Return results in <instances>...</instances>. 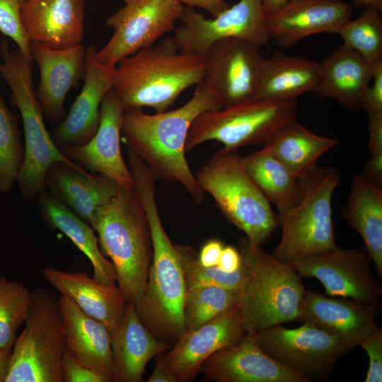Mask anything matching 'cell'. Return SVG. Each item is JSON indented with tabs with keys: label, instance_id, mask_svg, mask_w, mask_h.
I'll return each instance as SVG.
<instances>
[{
	"label": "cell",
	"instance_id": "cell-1",
	"mask_svg": "<svg viewBox=\"0 0 382 382\" xmlns=\"http://www.w3.org/2000/svg\"><path fill=\"white\" fill-rule=\"evenodd\" d=\"M223 104L203 81L181 107L150 115L142 108L125 110L121 135L128 149L149 167L156 180L180 183L197 204L200 189L185 156V141L192 122L201 113L223 108Z\"/></svg>",
	"mask_w": 382,
	"mask_h": 382
},
{
	"label": "cell",
	"instance_id": "cell-2",
	"mask_svg": "<svg viewBox=\"0 0 382 382\" xmlns=\"http://www.w3.org/2000/svg\"><path fill=\"white\" fill-rule=\"evenodd\" d=\"M135 190L149 221L153 255L146 286L134 304L137 313L150 332L171 347L185 331L183 308L187 290L178 249L166 234L156 201L153 173L140 159L129 166Z\"/></svg>",
	"mask_w": 382,
	"mask_h": 382
},
{
	"label": "cell",
	"instance_id": "cell-3",
	"mask_svg": "<svg viewBox=\"0 0 382 382\" xmlns=\"http://www.w3.org/2000/svg\"><path fill=\"white\" fill-rule=\"evenodd\" d=\"M204 58L180 51L173 37L121 59L113 91L124 111L147 107L161 112L204 76Z\"/></svg>",
	"mask_w": 382,
	"mask_h": 382
},
{
	"label": "cell",
	"instance_id": "cell-4",
	"mask_svg": "<svg viewBox=\"0 0 382 382\" xmlns=\"http://www.w3.org/2000/svg\"><path fill=\"white\" fill-rule=\"evenodd\" d=\"M90 225L103 254L110 258L116 283L127 302L137 303L147 282L153 255L147 214L136 190L122 186L95 212Z\"/></svg>",
	"mask_w": 382,
	"mask_h": 382
},
{
	"label": "cell",
	"instance_id": "cell-5",
	"mask_svg": "<svg viewBox=\"0 0 382 382\" xmlns=\"http://www.w3.org/2000/svg\"><path fill=\"white\" fill-rule=\"evenodd\" d=\"M0 75L11 91V103L21 113L25 135L24 158L17 183L23 197L35 202L45 188L49 167L56 162H74L56 146L46 128L34 87L33 60L26 58L18 47L9 50L6 40L0 44Z\"/></svg>",
	"mask_w": 382,
	"mask_h": 382
},
{
	"label": "cell",
	"instance_id": "cell-6",
	"mask_svg": "<svg viewBox=\"0 0 382 382\" xmlns=\"http://www.w3.org/2000/svg\"><path fill=\"white\" fill-rule=\"evenodd\" d=\"M249 282L238 301L245 332H254L289 321L299 320L306 289L289 263L281 262L261 247L239 242Z\"/></svg>",
	"mask_w": 382,
	"mask_h": 382
},
{
	"label": "cell",
	"instance_id": "cell-7",
	"mask_svg": "<svg viewBox=\"0 0 382 382\" xmlns=\"http://www.w3.org/2000/svg\"><path fill=\"white\" fill-rule=\"evenodd\" d=\"M195 175L200 189L214 200L224 217L261 247L279 226L278 216L245 169L241 157L221 149Z\"/></svg>",
	"mask_w": 382,
	"mask_h": 382
},
{
	"label": "cell",
	"instance_id": "cell-8",
	"mask_svg": "<svg viewBox=\"0 0 382 382\" xmlns=\"http://www.w3.org/2000/svg\"><path fill=\"white\" fill-rule=\"evenodd\" d=\"M299 178L301 198L294 208L279 214L281 238L272 254L285 263L336 246L331 202L341 182L340 171L316 164Z\"/></svg>",
	"mask_w": 382,
	"mask_h": 382
},
{
	"label": "cell",
	"instance_id": "cell-9",
	"mask_svg": "<svg viewBox=\"0 0 382 382\" xmlns=\"http://www.w3.org/2000/svg\"><path fill=\"white\" fill-rule=\"evenodd\" d=\"M24 328L11 350L5 382H63L66 349L59 299L44 287L31 290Z\"/></svg>",
	"mask_w": 382,
	"mask_h": 382
},
{
	"label": "cell",
	"instance_id": "cell-10",
	"mask_svg": "<svg viewBox=\"0 0 382 382\" xmlns=\"http://www.w3.org/2000/svg\"><path fill=\"white\" fill-rule=\"evenodd\" d=\"M297 100L255 99L234 106L206 111L191 124L185 152L209 141L226 151L263 144L277 129L296 119Z\"/></svg>",
	"mask_w": 382,
	"mask_h": 382
},
{
	"label": "cell",
	"instance_id": "cell-11",
	"mask_svg": "<svg viewBox=\"0 0 382 382\" xmlns=\"http://www.w3.org/2000/svg\"><path fill=\"white\" fill-rule=\"evenodd\" d=\"M248 333L268 356L308 382L328 381L336 363L352 349L308 323Z\"/></svg>",
	"mask_w": 382,
	"mask_h": 382
},
{
	"label": "cell",
	"instance_id": "cell-12",
	"mask_svg": "<svg viewBox=\"0 0 382 382\" xmlns=\"http://www.w3.org/2000/svg\"><path fill=\"white\" fill-rule=\"evenodd\" d=\"M177 0H128L106 19L113 33L108 43L97 52L98 60L115 66L122 59L152 47L167 33L183 13Z\"/></svg>",
	"mask_w": 382,
	"mask_h": 382
},
{
	"label": "cell",
	"instance_id": "cell-13",
	"mask_svg": "<svg viewBox=\"0 0 382 382\" xmlns=\"http://www.w3.org/2000/svg\"><path fill=\"white\" fill-rule=\"evenodd\" d=\"M289 264L300 277L316 278L332 296L376 304L382 286L376 279L372 258L365 247L330 250L297 257Z\"/></svg>",
	"mask_w": 382,
	"mask_h": 382
},
{
	"label": "cell",
	"instance_id": "cell-14",
	"mask_svg": "<svg viewBox=\"0 0 382 382\" xmlns=\"http://www.w3.org/2000/svg\"><path fill=\"white\" fill-rule=\"evenodd\" d=\"M180 20L173 37L184 53L204 57L214 42L226 37L243 39L259 48L270 40L262 0H239L212 18L186 6Z\"/></svg>",
	"mask_w": 382,
	"mask_h": 382
},
{
	"label": "cell",
	"instance_id": "cell-15",
	"mask_svg": "<svg viewBox=\"0 0 382 382\" xmlns=\"http://www.w3.org/2000/svg\"><path fill=\"white\" fill-rule=\"evenodd\" d=\"M203 82L224 108L255 99L265 59L259 47L238 37L214 42L204 56Z\"/></svg>",
	"mask_w": 382,
	"mask_h": 382
},
{
	"label": "cell",
	"instance_id": "cell-16",
	"mask_svg": "<svg viewBox=\"0 0 382 382\" xmlns=\"http://www.w3.org/2000/svg\"><path fill=\"white\" fill-rule=\"evenodd\" d=\"M123 107L110 89L100 105V121L92 139L84 144L60 149L75 163L82 165L93 174L103 175L124 187L135 190V184L121 149Z\"/></svg>",
	"mask_w": 382,
	"mask_h": 382
},
{
	"label": "cell",
	"instance_id": "cell-17",
	"mask_svg": "<svg viewBox=\"0 0 382 382\" xmlns=\"http://www.w3.org/2000/svg\"><path fill=\"white\" fill-rule=\"evenodd\" d=\"M245 334L237 304L201 327L185 330L165 354L176 382L192 381L207 359L238 343Z\"/></svg>",
	"mask_w": 382,
	"mask_h": 382
},
{
	"label": "cell",
	"instance_id": "cell-18",
	"mask_svg": "<svg viewBox=\"0 0 382 382\" xmlns=\"http://www.w3.org/2000/svg\"><path fill=\"white\" fill-rule=\"evenodd\" d=\"M97 52L95 46L86 50L83 88L65 119L53 132L52 138L59 149L86 144L100 125V105L113 87L115 66L100 63Z\"/></svg>",
	"mask_w": 382,
	"mask_h": 382
},
{
	"label": "cell",
	"instance_id": "cell-19",
	"mask_svg": "<svg viewBox=\"0 0 382 382\" xmlns=\"http://www.w3.org/2000/svg\"><path fill=\"white\" fill-rule=\"evenodd\" d=\"M352 6L341 0H293L265 17V29L282 49L318 33H338L352 19Z\"/></svg>",
	"mask_w": 382,
	"mask_h": 382
},
{
	"label": "cell",
	"instance_id": "cell-20",
	"mask_svg": "<svg viewBox=\"0 0 382 382\" xmlns=\"http://www.w3.org/2000/svg\"><path fill=\"white\" fill-rule=\"evenodd\" d=\"M376 304L305 290L299 321L352 348L376 328Z\"/></svg>",
	"mask_w": 382,
	"mask_h": 382
},
{
	"label": "cell",
	"instance_id": "cell-21",
	"mask_svg": "<svg viewBox=\"0 0 382 382\" xmlns=\"http://www.w3.org/2000/svg\"><path fill=\"white\" fill-rule=\"evenodd\" d=\"M200 372L207 381L308 382L268 356L248 332L238 343L207 359Z\"/></svg>",
	"mask_w": 382,
	"mask_h": 382
},
{
	"label": "cell",
	"instance_id": "cell-22",
	"mask_svg": "<svg viewBox=\"0 0 382 382\" xmlns=\"http://www.w3.org/2000/svg\"><path fill=\"white\" fill-rule=\"evenodd\" d=\"M20 16L30 42L65 50L83 40L84 0H21Z\"/></svg>",
	"mask_w": 382,
	"mask_h": 382
},
{
	"label": "cell",
	"instance_id": "cell-23",
	"mask_svg": "<svg viewBox=\"0 0 382 382\" xmlns=\"http://www.w3.org/2000/svg\"><path fill=\"white\" fill-rule=\"evenodd\" d=\"M30 50L40 69L37 98L45 119L55 124L65 115L64 102L69 91L83 76L86 50L82 45L52 50L37 42H30Z\"/></svg>",
	"mask_w": 382,
	"mask_h": 382
},
{
	"label": "cell",
	"instance_id": "cell-24",
	"mask_svg": "<svg viewBox=\"0 0 382 382\" xmlns=\"http://www.w3.org/2000/svg\"><path fill=\"white\" fill-rule=\"evenodd\" d=\"M42 274L61 295L104 325L111 335L119 327L127 301L116 284L100 283L86 272H66L51 267H44Z\"/></svg>",
	"mask_w": 382,
	"mask_h": 382
},
{
	"label": "cell",
	"instance_id": "cell-25",
	"mask_svg": "<svg viewBox=\"0 0 382 382\" xmlns=\"http://www.w3.org/2000/svg\"><path fill=\"white\" fill-rule=\"evenodd\" d=\"M47 191L90 224L96 210L115 195L121 185L101 174H90L75 163L56 162L48 168Z\"/></svg>",
	"mask_w": 382,
	"mask_h": 382
},
{
	"label": "cell",
	"instance_id": "cell-26",
	"mask_svg": "<svg viewBox=\"0 0 382 382\" xmlns=\"http://www.w3.org/2000/svg\"><path fill=\"white\" fill-rule=\"evenodd\" d=\"M373 69V64L342 45L320 64L318 81L311 93L334 100L349 110L358 111L362 96L372 81Z\"/></svg>",
	"mask_w": 382,
	"mask_h": 382
},
{
	"label": "cell",
	"instance_id": "cell-27",
	"mask_svg": "<svg viewBox=\"0 0 382 382\" xmlns=\"http://www.w3.org/2000/svg\"><path fill=\"white\" fill-rule=\"evenodd\" d=\"M58 299L66 348L83 364L113 381L115 369L108 330L68 297L61 295Z\"/></svg>",
	"mask_w": 382,
	"mask_h": 382
},
{
	"label": "cell",
	"instance_id": "cell-28",
	"mask_svg": "<svg viewBox=\"0 0 382 382\" xmlns=\"http://www.w3.org/2000/svg\"><path fill=\"white\" fill-rule=\"evenodd\" d=\"M113 382H140L149 361L171 346L158 340L141 321L134 304L127 302L122 320L111 335Z\"/></svg>",
	"mask_w": 382,
	"mask_h": 382
},
{
	"label": "cell",
	"instance_id": "cell-29",
	"mask_svg": "<svg viewBox=\"0 0 382 382\" xmlns=\"http://www.w3.org/2000/svg\"><path fill=\"white\" fill-rule=\"evenodd\" d=\"M35 202L45 223L65 234L88 257L93 270V278L105 284H116L115 267L101 252L91 226L54 198L46 188L39 194Z\"/></svg>",
	"mask_w": 382,
	"mask_h": 382
},
{
	"label": "cell",
	"instance_id": "cell-30",
	"mask_svg": "<svg viewBox=\"0 0 382 382\" xmlns=\"http://www.w3.org/2000/svg\"><path fill=\"white\" fill-rule=\"evenodd\" d=\"M342 216L363 239L378 277L382 278V189L362 173L350 185Z\"/></svg>",
	"mask_w": 382,
	"mask_h": 382
},
{
	"label": "cell",
	"instance_id": "cell-31",
	"mask_svg": "<svg viewBox=\"0 0 382 382\" xmlns=\"http://www.w3.org/2000/svg\"><path fill=\"white\" fill-rule=\"evenodd\" d=\"M320 63L303 57L275 52L265 59L260 86L255 99L297 100L314 89Z\"/></svg>",
	"mask_w": 382,
	"mask_h": 382
},
{
	"label": "cell",
	"instance_id": "cell-32",
	"mask_svg": "<svg viewBox=\"0 0 382 382\" xmlns=\"http://www.w3.org/2000/svg\"><path fill=\"white\" fill-rule=\"evenodd\" d=\"M340 141L311 132L294 120L277 129L262 147L297 177L311 169L321 155Z\"/></svg>",
	"mask_w": 382,
	"mask_h": 382
},
{
	"label": "cell",
	"instance_id": "cell-33",
	"mask_svg": "<svg viewBox=\"0 0 382 382\" xmlns=\"http://www.w3.org/2000/svg\"><path fill=\"white\" fill-rule=\"evenodd\" d=\"M242 163L260 190L279 214L294 208L302 196L300 178L290 172L272 153L263 148L241 157Z\"/></svg>",
	"mask_w": 382,
	"mask_h": 382
},
{
	"label": "cell",
	"instance_id": "cell-34",
	"mask_svg": "<svg viewBox=\"0 0 382 382\" xmlns=\"http://www.w3.org/2000/svg\"><path fill=\"white\" fill-rule=\"evenodd\" d=\"M241 294L216 286L187 289L183 308L185 330L197 329L228 311Z\"/></svg>",
	"mask_w": 382,
	"mask_h": 382
},
{
	"label": "cell",
	"instance_id": "cell-35",
	"mask_svg": "<svg viewBox=\"0 0 382 382\" xmlns=\"http://www.w3.org/2000/svg\"><path fill=\"white\" fill-rule=\"evenodd\" d=\"M337 34L342 38V45L370 64L382 62V16L379 10L363 8L360 15L345 24Z\"/></svg>",
	"mask_w": 382,
	"mask_h": 382
},
{
	"label": "cell",
	"instance_id": "cell-36",
	"mask_svg": "<svg viewBox=\"0 0 382 382\" xmlns=\"http://www.w3.org/2000/svg\"><path fill=\"white\" fill-rule=\"evenodd\" d=\"M31 290L0 275V349L11 351L29 312Z\"/></svg>",
	"mask_w": 382,
	"mask_h": 382
},
{
	"label": "cell",
	"instance_id": "cell-37",
	"mask_svg": "<svg viewBox=\"0 0 382 382\" xmlns=\"http://www.w3.org/2000/svg\"><path fill=\"white\" fill-rule=\"evenodd\" d=\"M18 117L7 107L0 93V192H9L17 183L24 158Z\"/></svg>",
	"mask_w": 382,
	"mask_h": 382
},
{
	"label": "cell",
	"instance_id": "cell-38",
	"mask_svg": "<svg viewBox=\"0 0 382 382\" xmlns=\"http://www.w3.org/2000/svg\"><path fill=\"white\" fill-rule=\"evenodd\" d=\"M187 289L199 286H216L225 289L242 293L250 279V272L242 262L241 267L227 272L217 266L204 267L198 261V255L190 247L178 245Z\"/></svg>",
	"mask_w": 382,
	"mask_h": 382
},
{
	"label": "cell",
	"instance_id": "cell-39",
	"mask_svg": "<svg viewBox=\"0 0 382 382\" xmlns=\"http://www.w3.org/2000/svg\"><path fill=\"white\" fill-rule=\"evenodd\" d=\"M21 0H0V31L12 39L23 55L33 60L30 41L23 28L20 6Z\"/></svg>",
	"mask_w": 382,
	"mask_h": 382
},
{
	"label": "cell",
	"instance_id": "cell-40",
	"mask_svg": "<svg viewBox=\"0 0 382 382\" xmlns=\"http://www.w3.org/2000/svg\"><path fill=\"white\" fill-rule=\"evenodd\" d=\"M369 359L365 382L382 381V328H376L358 345Z\"/></svg>",
	"mask_w": 382,
	"mask_h": 382
},
{
	"label": "cell",
	"instance_id": "cell-41",
	"mask_svg": "<svg viewBox=\"0 0 382 382\" xmlns=\"http://www.w3.org/2000/svg\"><path fill=\"white\" fill-rule=\"evenodd\" d=\"M63 382H110L108 379L89 368L66 348L62 359Z\"/></svg>",
	"mask_w": 382,
	"mask_h": 382
},
{
	"label": "cell",
	"instance_id": "cell-42",
	"mask_svg": "<svg viewBox=\"0 0 382 382\" xmlns=\"http://www.w3.org/2000/svg\"><path fill=\"white\" fill-rule=\"evenodd\" d=\"M372 81L362 96L361 108L367 112H382V62L374 65Z\"/></svg>",
	"mask_w": 382,
	"mask_h": 382
},
{
	"label": "cell",
	"instance_id": "cell-43",
	"mask_svg": "<svg viewBox=\"0 0 382 382\" xmlns=\"http://www.w3.org/2000/svg\"><path fill=\"white\" fill-rule=\"evenodd\" d=\"M370 155L382 154V112H368Z\"/></svg>",
	"mask_w": 382,
	"mask_h": 382
},
{
	"label": "cell",
	"instance_id": "cell-44",
	"mask_svg": "<svg viewBox=\"0 0 382 382\" xmlns=\"http://www.w3.org/2000/svg\"><path fill=\"white\" fill-rule=\"evenodd\" d=\"M222 243L216 239L208 241L198 254V261L204 267L216 266L223 249Z\"/></svg>",
	"mask_w": 382,
	"mask_h": 382
},
{
	"label": "cell",
	"instance_id": "cell-45",
	"mask_svg": "<svg viewBox=\"0 0 382 382\" xmlns=\"http://www.w3.org/2000/svg\"><path fill=\"white\" fill-rule=\"evenodd\" d=\"M241 263L240 252L232 246H226L222 249L216 266L224 272H231L238 270Z\"/></svg>",
	"mask_w": 382,
	"mask_h": 382
},
{
	"label": "cell",
	"instance_id": "cell-46",
	"mask_svg": "<svg viewBox=\"0 0 382 382\" xmlns=\"http://www.w3.org/2000/svg\"><path fill=\"white\" fill-rule=\"evenodd\" d=\"M181 4L193 8H201L212 15L213 17L230 7L229 3L225 0H177Z\"/></svg>",
	"mask_w": 382,
	"mask_h": 382
},
{
	"label": "cell",
	"instance_id": "cell-47",
	"mask_svg": "<svg viewBox=\"0 0 382 382\" xmlns=\"http://www.w3.org/2000/svg\"><path fill=\"white\" fill-rule=\"evenodd\" d=\"M362 173L374 183L382 185V154L371 155L365 163Z\"/></svg>",
	"mask_w": 382,
	"mask_h": 382
},
{
	"label": "cell",
	"instance_id": "cell-48",
	"mask_svg": "<svg viewBox=\"0 0 382 382\" xmlns=\"http://www.w3.org/2000/svg\"><path fill=\"white\" fill-rule=\"evenodd\" d=\"M154 371L149 377L148 382H176L166 363L165 354L158 355Z\"/></svg>",
	"mask_w": 382,
	"mask_h": 382
},
{
	"label": "cell",
	"instance_id": "cell-49",
	"mask_svg": "<svg viewBox=\"0 0 382 382\" xmlns=\"http://www.w3.org/2000/svg\"><path fill=\"white\" fill-rule=\"evenodd\" d=\"M11 358V351L0 349V382H5Z\"/></svg>",
	"mask_w": 382,
	"mask_h": 382
},
{
	"label": "cell",
	"instance_id": "cell-50",
	"mask_svg": "<svg viewBox=\"0 0 382 382\" xmlns=\"http://www.w3.org/2000/svg\"><path fill=\"white\" fill-rule=\"evenodd\" d=\"M291 1L293 0H262L265 17L274 13Z\"/></svg>",
	"mask_w": 382,
	"mask_h": 382
},
{
	"label": "cell",
	"instance_id": "cell-51",
	"mask_svg": "<svg viewBox=\"0 0 382 382\" xmlns=\"http://www.w3.org/2000/svg\"><path fill=\"white\" fill-rule=\"evenodd\" d=\"M354 1L363 8L373 7L380 11H382V0H354Z\"/></svg>",
	"mask_w": 382,
	"mask_h": 382
},
{
	"label": "cell",
	"instance_id": "cell-52",
	"mask_svg": "<svg viewBox=\"0 0 382 382\" xmlns=\"http://www.w3.org/2000/svg\"><path fill=\"white\" fill-rule=\"evenodd\" d=\"M127 1H128V0H124V2L125 3V2H127Z\"/></svg>",
	"mask_w": 382,
	"mask_h": 382
}]
</instances>
